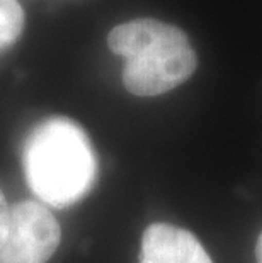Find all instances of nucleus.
Instances as JSON below:
<instances>
[{"mask_svg": "<svg viewBox=\"0 0 262 263\" xmlns=\"http://www.w3.org/2000/svg\"><path fill=\"white\" fill-rule=\"evenodd\" d=\"M9 219H10V207L7 204L4 192L0 190V245L4 243L9 231Z\"/></svg>", "mask_w": 262, "mask_h": 263, "instance_id": "6", "label": "nucleus"}, {"mask_svg": "<svg viewBox=\"0 0 262 263\" xmlns=\"http://www.w3.org/2000/svg\"><path fill=\"white\" fill-rule=\"evenodd\" d=\"M61 229L46 205L21 200L10 207L9 231L0 245V263H46L57 251Z\"/></svg>", "mask_w": 262, "mask_h": 263, "instance_id": "3", "label": "nucleus"}, {"mask_svg": "<svg viewBox=\"0 0 262 263\" xmlns=\"http://www.w3.org/2000/svg\"><path fill=\"white\" fill-rule=\"evenodd\" d=\"M140 263H213L193 233L155 222L142 236Z\"/></svg>", "mask_w": 262, "mask_h": 263, "instance_id": "4", "label": "nucleus"}, {"mask_svg": "<svg viewBox=\"0 0 262 263\" xmlns=\"http://www.w3.org/2000/svg\"><path fill=\"white\" fill-rule=\"evenodd\" d=\"M24 22V10L18 0H0V51L18 41Z\"/></svg>", "mask_w": 262, "mask_h": 263, "instance_id": "5", "label": "nucleus"}, {"mask_svg": "<svg viewBox=\"0 0 262 263\" xmlns=\"http://www.w3.org/2000/svg\"><path fill=\"white\" fill-rule=\"evenodd\" d=\"M24 177L31 192L51 207L77 204L97 180V155L83 127L68 117H49L26 138Z\"/></svg>", "mask_w": 262, "mask_h": 263, "instance_id": "1", "label": "nucleus"}, {"mask_svg": "<svg viewBox=\"0 0 262 263\" xmlns=\"http://www.w3.org/2000/svg\"><path fill=\"white\" fill-rule=\"evenodd\" d=\"M255 258H257V263H262V233L257 238V245H255Z\"/></svg>", "mask_w": 262, "mask_h": 263, "instance_id": "7", "label": "nucleus"}, {"mask_svg": "<svg viewBox=\"0 0 262 263\" xmlns=\"http://www.w3.org/2000/svg\"><path fill=\"white\" fill-rule=\"evenodd\" d=\"M108 46L125 60L123 85L138 97L174 90L198 66L186 32L157 19H135L113 27Z\"/></svg>", "mask_w": 262, "mask_h": 263, "instance_id": "2", "label": "nucleus"}]
</instances>
